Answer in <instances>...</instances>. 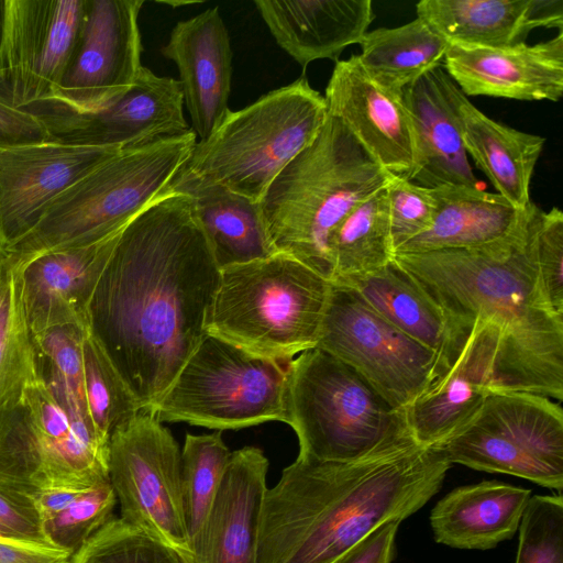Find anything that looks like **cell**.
<instances>
[{
    "mask_svg": "<svg viewBox=\"0 0 563 563\" xmlns=\"http://www.w3.org/2000/svg\"><path fill=\"white\" fill-rule=\"evenodd\" d=\"M219 279L188 195L169 191L123 229L89 325L142 409L155 407L206 335Z\"/></svg>",
    "mask_w": 563,
    "mask_h": 563,
    "instance_id": "1",
    "label": "cell"
},
{
    "mask_svg": "<svg viewBox=\"0 0 563 563\" xmlns=\"http://www.w3.org/2000/svg\"><path fill=\"white\" fill-rule=\"evenodd\" d=\"M451 465L415 440L352 462L298 455L265 493L256 563H333L379 526L417 512Z\"/></svg>",
    "mask_w": 563,
    "mask_h": 563,
    "instance_id": "2",
    "label": "cell"
},
{
    "mask_svg": "<svg viewBox=\"0 0 563 563\" xmlns=\"http://www.w3.org/2000/svg\"><path fill=\"white\" fill-rule=\"evenodd\" d=\"M533 214L511 236L485 246L394 254V261L448 319H490L527 352L563 372V316L542 292L528 244Z\"/></svg>",
    "mask_w": 563,
    "mask_h": 563,
    "instance_id": "3",
    "label": "cell"
},
{
    "mask_svg": "<svg viewBox=\"0 0 563 563\" xmlns=\"http://www.w3.org/2000/svg\"><path fill=\"white\" fill-rule=\"evenodd\" d=\"M393 177L328 113L314 141L275 177L260 200L268 238L331 282L330 239L347 213Z\"/></svg>",
    "mask_w": 563,
    "mask_h": 563,
    "instance_id": "4",
    "label": "cell"
},
{
    "mask_svg": "<svg viewBox=\"0 0 563 563\" xmlns=\"http://www.w3.org/2000/svg\"><path fill=\"white\" fill-rule=\"evenodd\" d=\"M197 142L192 130L122 150L79 176L44 207L33 227L7 254L30 260L91 243L122 228L162 196L185 166Z\"/></svg>",
    "mask_w": 563,
    "mask_h": 563,
    "instance_id": "5",
    "label": "cell"
},
{
    "mask_svg": "<svg viewBox=\"0 0 563 563\" xmlns=\"http://www.w3.org/2000/svg\"><path fill=\"white\" fill-rule=\"evenodd\" d=\"M331 282L284 254L220 269L206 332L288 364L317 345Z\"/></svg>",
    "mask_w": 563,
    "mask_h": 563,
    "instance_id": "6",
    "label": "cell"
},
{
    "mask_svg": "<svg viewBox=\"0 0 563 563\" xmlns=\"http://www.w3.org/2000/svg\"><path fill=\"white\" fill-rule=\"evenodd\" d=\"M288 424L301 456L352 462L415 440L404 411L390 407L352 367L313 347L288 366Z\"/></svg>",
    "mask_w": 563,
    "mask_h": 563,
    "instance_id": "7",
    "label": "cell"
},
{
    "mask_svg": "<svg viewBox=\"0 0 563 563\" xmlns=\"http://www.w3.org/2000/svg\"><path fill=\"white\" fill-rule=\"evenodd\" d=\"M328 117L324 97L306 76L227 113L197 141L183 170L260 202L284 167L318 136Z\"/></svg>",
    "mask_w": 563,
    "mask_h": 563,
    "instance_id": "8",
    "label": "cell"
},
{
    "mask_svg": "<svg viewBox=\"0 0 563 563\" xmlns=\"http://www.w3.org/2000/svg\"><path fill=\"white\" fill-rule=\"evenodd\" d=\"M455 321L462 332L442 371L404 410L416 442L440 445L493 391H528L563 399L562 377L522 349L500 324L479 317Z\"/></svg>",
    "mask_w": 563,
    "mask_h": 563,
    "instance_id": "9",
    "label": "cell"
},
{
    "mask_svg": "<svg viewBox=\"0 0 563 563\" xmlns=\"http://www.w3.org/2000/svg\"><path fill=\"white\" fill-rule=\"evenodd\" d=\"M288 366L206 333L151 412L217 431L288 423Z\"/></svg>",
    "mask_w": 563,
    "mask_h": 563,
    "instance_id": "10",
    "label": "cell"
},
{
    "mask_svg": "<svg viewBox=\"0 0 563 563\" xmlns=\"http://www.w3.org/2000/svg\"><path fill=\"white\" fill-rule=\"evenodd\" d=\"M109 445L76 429L36 378L0 412V488L42 492L109 479Z\"/></svg>",
    "mask_w": 563,
    "mask_h": 563,
    "instance_id": "11",
    "label": "cell"
},
{
    "mask_svg": "<svg viewBox=\"0 0 563 563\" xmlns=\"http://www.w3.org/2000/svg\"><path fill=\"white\" fill-rule=\"evenodd\" d=\"M438 448L451 464L521 477L562 494L563 411L547 396L493 391Z\"/></svg>",
    "mask_w": 563,
    "mask_h": 563,
    "instance_id": "12",
    "label": "cell"
},
{
    "mask_svg": "<svg viewBox=\"0 0 563 563\" xmlns=\"http://www.w3.org/2000/svg\"><path fill=\"white\" fill-rule=\"evenodd\" d=\"M109 479L120 518L195 563L181 496V450L151 411L141 409L109 442Z\"/></svg>",
    "mask_w": 563,
    "mask_h": 563,
    "instance_id": "13",
    "label": "cell"
},
{
    "mask_svg": "<svg viewBox=\"0 0 563 563\" xmlns=\"http://www.w3.org/2000/svg\"><path fill=\"white\" fill-rule=\"evenodd\" d=\"M316 347L352 367L404 411L438 376V355L376 312L353 288L331 283Z\"/></svg>",
    "mask_w": 563,
    "mask_h": 563,
    "instance_id": "14",
    "label": "cell"
},
{
    "mask_svg": "<svg viewBox=\"0 0 563 563\" xmlns=\"http://www.w3.org/2000/svg\"><path fill=\"white\" fill-rule=\"evenodd\" d=\"M143 0H91L75 59L41 117L97 113L134 85L142 68L139 14ZM37 107V108H40Z\"/></svg>",
    "mask_w": 563,
    "mask_h": 563,
    "instance_id": "15",
    "label": "cell"
},
{
    "mask_svg": "<svg viewBox=\"0 0 563 563\" xmlns=\"http://www.w3.org/2000/svg\"><path fill=\"white\" fill-rule=\"evenodd\" d=\"M120 151L58 139L0 144V254L7 256L58 192Z\"/></svg>",
    "mask_w": 563,
    "mask_h": 563,
    "instance_id": "16",
    "label": "cell"
},
{
    "mask_svg": "<svg viewBox=\"0 0 563 563\" xmlns=\"http://www.w3.org/2000/svg\"><path fill=\"white\" fill-rule=\"evenodd\" d=\"M328 113L340 120L389 174L408 178L417 146L402 96L378 86L357 55L335 62L323 96Z\"/></svg>",
    "mask_w": 563,
    "mask_h": 563,
    "instance_id": "17",
    "label": "cell"
},
{
    "mask_svg": "<svg viewBox=\"0 0 563 563\" xmlns=\"http://www.w3.org/2000/svg\"><path fill=\"white\" fill-rule=\"evenodd\" d=\"M54 139L135 148L191 130L177 79L142 66L132 88L108 108L81 117H44Z\"/></svg>",
    "mask_w": 563,
    "mask_h": 563,
    "instance_id": "18",
    "label": "cell"
},
{
    "mask_svg": "<svg viewBox=\"0 0 563 563\" xmlns=\"http://www.w3.org/2000/svg\"><path fill=\"white\" fill-rule=\"evenodd\" d=\"M162 54L177 66L197 141L206 140L230 110L233 52L219 8L177 22Z\"/></svg>",
    "mask_w": 563,
    "mask_h": 563,
    "instance_id": "19",
    "label": "cell"
},
{
    "mask_svg": "<svg viewBox=\"0 0 563 563\" xmlns=\"http://www.w3.org/2000/svg\"><path fill=\"white\" fill-rule=\"evenodd\" d=\"M443 64L466 97L555 102L563 95V31L533 45L449 46Z\"/></svg>",
    "mask_w": 563,
    "mask_h": 563,
    "instance_id": "20",
    "label": "cell"
},
{
    "mask_svg": "<svg viewBox=\"0 0 563 563\" xmlns=\"http://www.w3.org/2000/svg\"><path fill=\"white\" fill-rule=\"evenodd\" d=\"M124 228L91 243L49 251L26 261L20 258L31 333L62 324L89 323L92 295Z\"/></svg>",
    "mask_w": 563,
    "mask_h": 563,
    "instance_id": "21",
    "label": "cell"
},
{
    "mask_svg": "<svg viewBox=\"0 0 563 563\" xmlns=\"http://www.w3.org/2000/svg\"><path fill=\"white\" fill-rule=\"evenodd\" d=\"M462 96L442 65L404 89L402 100L417 146L416 165L407 178L410 181L428 188L477 187L462 136L459 115Z\"/></svg>",
    "mask_w": 563,
    "mask_h": 563,
    "instance_id": "22",
    "label": "cell"
},
{
    "mask_svg": "<svg viewBox=\"0 0 563 563\" xmlns=\"http://www.w3.org/2000/svg\"><path fill=\"white\" fill-rule=\"evenodd\" d=\"M268 459L256 446L231 452L195 563H256Z\"/></svg>",
    "mask_w": 563,
    "mask_h": 563,
    "instance_id": "23",
    "label": "cell"
},
{
    "mask_svg": "<svg viewBox=\"0 0 563 563\" xmlns=\"http://www.w3.org/2000/svg\"><path fill=\"white\" fill-rule=\"evenodd\" d=\"M416 13L449 46L509 47L539 27L563 31V0H421Z\"/></svg>",
    "mask_w": 563,
    "mask_h": 563,
    "instance_id": "24",
    "label": "cell"
},
{
    "mask_svg": "<svg viewBox=\"0 0 563 563\" xmlns=\"http://www.w3.org/2000/svg\"><path fill=\"white\" fill-rule=\"evenodd\" d=\"M277 45L302 69L317 59L339 60L360 44L375 13L371 0H255Z\"/></svg>",
    "mask_w": 563,
    "mask_h": 563,
    "instance_id": "25",
    "label": "cell"
},
{
    "mask_svg": "<svg viewBox=\"0 0 563 563\" xmlns=\"http://www.w3.org/2000/svg\"><path fill=\"white\" fill-rule=\"evenodd\" d=\"M432 192L435 213L430 228L395 254L485 246L518 232L537 209L531 203L519 210L500 195L478 187L442 186Z\"/></svg>",
    "mask_w": 563,
    "mask_h": 563,
    "instance_id": "26",
    "label": "cell"
},
{
    "mask_svg": "<svg viewBox=\"0 0 563 563\" xmlns=\"http://www.w3.org/2000/svg\"><path fill=\"white\" fill-rule=\"evenodd\" d=\"M531 490L499 481L454 488L433 507L430 525L438 543L488 550L519 529Z\"/></svg>",
    "mask_w": 563,
    "mask_h": 563,
    "instance_id": "27",
    "label": "cell"
},
{
    "mask_svg": "<svg viewBox=\"0 0 563 563\" xmlns=\"http://www.w3.org/2000/svg\"><path fill=\"white\" fill-rule=\"evenodd\" d=\"M172 190L188 195L220 269L276 254L260 203L183 169Z\"/></svg>",
    "mask_w": 563,
    "mask_h": 563,
    "instance_id": "28",
    "label": "cell"
},
{
    "mask_svg": "<svg viewBox=\"0 0 563 563\" xmlns=\"http://www.w3.org/2000/svg\"><path fill=\"white\" fill-rule=\"evenodd\" d=\"M459 115L467 155L498 195L517 209H527L532 203L531 178L545 139L490 119L464 93L460 99Z\"/></svg>",
    "mask_w": 563,
    "mask_h": 563,
    "instance_id": "29",
    "label": "cell"
},
{
    "mask_svg": "<svg viewBox=\"0 0 563 563\" xmlns=\"http://www.w3.org/2000/svg\"><path fill=\"white\" fill-rule=\"evenodd\" d=\"M340 285L353 288L388 322L433 351L440 364L450 352L451 330L443 310L394 258Z\"/></svg>",
    "mask_w": 563,
    "mask_h": 563,
    "instance_id": "30",
    "label": "cell"
},
{
    "mask_svg": "<svg viewBox=\"0 0 563 563\" xmlns=\"http://www.w3.org/2000/svg\"><path fill=\"white\" fill-rule=\"evenodd\" d=\"M357 55L378 86L402 96L404 89L441 66L449 44L420 18L396 27L368 31Z\"/></svg>",
    "mask_w": 563,
    "mask_h": 563,
    "instance_id": "31",
    "label": "cell"
},
{
    "mask_svg": "<svg viewBox=\"0 0 563 563\" xmlns=\"http://www.w3.org/2000/svg\"><path fill=\"white\" fill-rule=\"evenodd\" d=\"M329 252L334 284L373 273L393 261L386 186L347 213L330 239Z\"/></svg>",
    "mask_w": 563,
    "mask_h": 563,
    "instance_id": "32",
    "label": "cell"
},
{
    "mask_svg": "<svg viewBox=\"0 0 563 563\" xmlns=\"http://www.w3.org/2000/svg\"><path fill=\"white\" fill-rule=\"evenodd\" d=\"M51 8L52 1L3 3L0 85L12 104L22 110L31 111L36 104V64Z\"/></svg>",
    "mask_w": 563,
    "mask_h": 563,
    "instance_id": "33",
    "label": "cell"
},
{
    "mask_svg": "<svg viewBox=\"0 0 563 563\" xmlns=\"http://www.w3.org/2000/svg\"><path fill=\"white\" fill-rule=\"evenodd\" d=\"M22 272L19 257L8 254L0 260V412L37 378Z\"/></svg>",
    "mask_w": 563,
    "mask_h": 563,
    "instance_id": "34",
    "label": "cell"
},
{
    "mask_svg": "<svg viewBox=\"0 0 563 563\" xmlns=\"http://www.w3.org/2000/svg\"><path fill=\"white\" fill-rule=\"evenodd\" d=\"M31 498L47 543L71 554L113 516L117 504L110 481L54 488Z\"/></svg>",
    "mask_w": 563,
    "mask_h": 563,
    "instance_id": "35",
    "label": "cell"
},
{
    "mask_svg": "<svg viewBox=\"0 0 563 563\" xmlns=\"http://www.w3.org/2000/svg\"><path fill=\"white\" fill-rule=\"evenodd\" d=\"M230 456L222 431L200 435L188 433L185 438L181 449V496L192 551L211 511Z\"/></svg>",
    "mask_w": 563,
    "mask_h": 563,
    "instance_id": "36",
    "label": "cell"
},
{
    "mask_svg": "<svg viewBox=\"0 0 563 563\" xmlns=\"http://www.w3.org/2000/svg\"><path fill=\"white\" fill-rule=\"evenodd\" d=\"M82 355L88 413L99 439L109 444L112 433L142 408L90 325L85 333Z\"/></svg>",
    "mask_w": 563,
    "mask_h": 563,
    "instance_id": "37",
    "label": "cell"
},
{
    "mask_svg": "<svg viewBox=\"0 0 563 563\" xmlns=\"http://www.w3.org/2000/svg\"><path fill=\"white\" fill-rule=\"evenodd\" d=\"M88 325L68 323L31 333L37 378L57 404H76L86 413L82 345Z\"/></svg>",
    "mask_w": 563,
    "mask_h": 563,
    "instance_id": "38",
    "label": "cell"
},
{
    "mask_svg": "<svg viewBox=\"0 0 563 563\" xmlns=\"http://www.w3.org/2000/svg\"><path fill=\"white\" fill-rule=\"evenodd\" d=\"M87 5L88 1L85 0L52 1L36 64V104H44L56 92L67 74L73 55H76L79 46Z\"/></svg>",
    "mask_w": 563,
    "mask_h": 563,
    "instance_id": "39",
    "label": "cell"
},
{
    "mask_svg": "<svg viewBox=\"0 0 563 563\" xmlns=\"http://www.w3.org/2000/svg\"><path fill=\"white\" fill-rule=\"evenodd\" d=\"M69 563H186L173 549L112 516Z\"/></svg>",
    "mask_w": 563,
    "mask_h": 563,
    "instance_id": "40",
    "label": "cell"
},
{
    "mask_svg": "<svg viewBox=\"0 0 563 563\" xmlns=\"http://www.w3.org/2000/svg\"><path fill=\"white\" fill-rule=\"evenodd\" d=\"M518 531L516 563H563L562 494L531 496Z\"/></svg>",
    "mask_w": 563,
    "mask_h": 563,
    "instance_id": "41",
    "label": "cell"
},
{
    "mask_svg": "<svg viewBox=\"0 0 563 563\" xmlns=\"http://www.w3.org/2000/svg\"><path fill=\"white\" fill-rule=\"evenodd\" d=\"M528 244L542 292L549 305L563 316V212L558 207L536 210Z\"/></svg>",
    "mask_w": 563,
    "mask_h": 563,
    "instance_id": "42",
    "label": "cell"
},
{
    "mask_svg": "<svg viewBox=\"0 0 563 563\" xmlns=\"http://www.w3.org/2000/svg\"><path fill=\"white\" fill-rule=\"evenodd\" d=\"M394 252L426 232L435 213L432 188L393 175L386 185Z\"/></svg>",
    "mask_w": 563,
    "mask_h": 563,
    "instance_id": "43",
    "label": "cell"
},
{
    "mask_svg": "<svg viewBox=\"0 0 563 563\" xmlns=\"http://www.w3.org/2000/svg\"><path fill=\"white\" fill-rule=\"evenodd\" d=\"M0 537L47 543L31 497L0 488Z\"/></svg>",
    "mask_w": 563,
    "mask_h": 563,
    "instance_id": "44",
    "label": "cell"
},
{
    "mask_svg": "<svg viewBox=\"0 0 563 563\" xmlns=\"http://www.w3.org/2000/svg\"><path fill=\"white\" fill-rule=\"evenodd\" d=\"M399 525L400 521L391 520L379 526L333 563H391Z\"/></svg>",
    "mask_w": 563,
    "mask_h": 563,
    "instance_id": "45",
    "label": "cell"
},
{
    "mask_svg": "<svg viewBox=\"0 0 563 563\" xmlns=\"http://www.w3.org/2000/svg\"><path fill=\"white\" fill-rule=\"evenodd\" d=\"M71 555L46 542L0 537V563H69Z\"/></svg>",
    "mask_w": 563,
    "mask_h": 563,
    "instance_id": "46",
    "label": "cell"
},
{
    "mask_svg": "<svg viewBox=\"0 0 563 563\" xmlns=\"http://www.w3.org/2000/svg\"><path fill=\"white\" fill-rule=\"evenodd\" d=\"M159 3L168 4L173 8H176L179 5L192 4V3H197V2H192V1H161Z\"/></svg>",
    "mask_w": 563,
    "mask_h": 563,
    "instance_id": "47",
    "label": "cell"
},
{
    "mask_svg": "<svg viewBox=\"0 0 563 563\" xmlns=\"http://www.w3.org/2000/svg\"><path fill=\"white\" fill-rule=\"evenodd\" d=\"M3 257H5V256H2V255L0 254V260H1V258H3Z\"/></svg>",
    "mask_w": 563,
    "mask_h": 563,
    "instance_id": "48",
    "label": "cell"
}]
</instances>
